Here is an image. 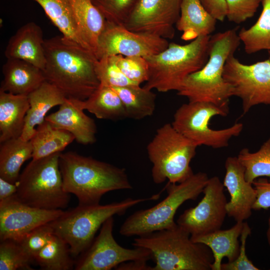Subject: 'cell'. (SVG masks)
<instances>
[{"label":"cell","instance_id":"obj_22","mask_svg":"<svg viewBox=\"0 0 270 270\" xmlns=\"http://www.w3.org/2000/svg\"><path fill=\"white\" fill-rule=\"evenodd\" d=\"M2 72L0 90L14 94L28 96L46 80L42 70L22 60L7 58Z\"/></svg>","mask_w":270,"mask_h":270},{"label":"cell","instance_id":"obj_26","mask_svg":"<svg viewBox=\"0 0 270 270\" xmlns=\"http://www.w3.org/2000/svg\"><path fill=\"white\" fill-rule=\"evenodd\" d=\"M32 146L30 140L20 137L12 138L0 143V178L16 184L23 164L32 158Z\"/></svg>","mask_w":270,"mask_h":270},{"label":"cell","instance_id":"obj_28","mask_svg":"<svg viewBox=\"0 0 270 270\" xmlns=\"http://www.w3.org/2000/svg\"><path fill=\"white\" fill-rule=\"evenodd\" d=\"M80 104L83 110H86L99 119L115 120L127 118L120 98L108 86L100 84L89 98L81 100Z\"/></svg>","mask_w":270,"mask_h":270},{"label":"cell","instance_id":"obj_17","mask_svg":"<svg viewBox=\"0 0 270 270\" xmlns=\"http://www.w3.org/2000/svg\"><path fill=\"white\" fill-rule=\"evenodd\" d=\"M226 174L223 184L230 195L226 204L228 216L236 222H244L252 215L256 198L253 184L245 178V169L237 156H229L225 162Z\"/></svg>","mask_w":270,"mask_h":270},{"label":"cell","instance_id":"obj_16","mask_svg":"<svg viewBox=\"0 0 270 270\" xmlns=\"http://www.w3.org/2000/svg\"><path fill=\"white\" fill-rule=\"evenodd\" d=\"M64 212L31 206L22 202L16 194L0 201V241H18L36 228L54 220Z\"/></svg>","mask_w":270,"mask_h":270},{"label":"cell","instance_id":"obj_15","mask_svg":"<svg viewBox=\"0 0 270 270\" xmlns=\"http://www.w3.org/2000/svg\"><path fill=\"white\" fill-rule=\"evenodd\" d=\"M182 0H138L123 26L128 30L172 39Z\"/></svg>","mask_w":270,"mask_h":270},{"label":"cell","instance_id":"obj_4","mask_svg":"<svg viewBox=\"0 0 270 270\" xmlns=\"http://www.w3.org/2000/svg\"><path fill=\"white\" fill-rule=\"evenodd\" d=\"M132 246L148 250L155 266L152 270H212L214 257L206 245L193 242L177 224L134 238Z\"/></svg>","mask_w":270,"mask_h":270},{"label":"cell","instance_id":"obj_13","mask_svg":"<svg viewBox=\"0 0 270 270\" xmlns=\"http://www.w3.org/2000/svg\"><path fill=\"white\" fill-rule=\"evenodd\" d=\"M224 188L218 176L209 178L202 191L204 197L196 206L186 210L180 215L177 224L190 236L204 235L220 229L227 215Z\"/></svg>","mask_w":270,"mask_h":270},{"label":"cell","instance_id":"obj_23","mask_svg":"<svg viewBox=\"0 0 270 270\" xmlns=\"http://www.w3.org/2000/svg\"><path fill=\"white\" fill-rule=\"evenodd\" d=\"M30 108L27 95L0 90V142L20 137Z\"/></svg>","mask_w":270,"mask_h":270},{"label":"cell","instance_id":"obj_33","mask_svg":"<svg viewBox=\"0 0 270 270\" xmlns=\"http://www.w3.org/2000/svg\"><path fill=\"white\" fill-rule=\"evenodd\" d=\"M237 158L245 169V178L252 184L259 178H270V138L256 152L248 148L241 150Z\"/></svg>","mask_w":270,"mask_h":270},{"label":"cell","instance_id":"obj_6","mask_svg":"<svg viewBox=\"0 0 270 270\" xmlns=\"http://www.w3.org/2000/svg\"><path fill=\"white\" fill-rule=\"evenodd\" d=\"M160 196L158 194L148 198H127L118 202L101 205H78L64 211L57 218L48 223L56 234L68 245L70 254L77 257L91 244L98 230L110 218L124 214L130 208Z\"/></svg>","mask_w":270,"mask_h":270},{"label":"cell","instance_id":"obj_19","mask_svg":"<svg viewBox=\"0 0 270 270\" xmlns=\"http://www.w3.org/2000/svg\"><path fill=\"white\" fill-rule=\"evenodd\" d=\"M44 40L41 28L34 22H28L10 37L4 50L5 56L26 61L43 70L46 62Z\"/></svg>","mask_w":270,"mask_h":270},{"label":"cell","instance_id":"obj_36","mask_svg":"<svg viewBox=\"0 0 270 270\" xmlns=\"http://www.w3.org/2000/svg\"><path fill=\"white\" fill-rule=\"evenodd\" d=\"M106 22L123 26L138 0H92Z\"/></svg>","mask_w":270,"mask_h":270},{"label":"cell","instance_id":"obj_18","mask_svg":"<svg viewBox=\"0 0 270 270\" xmlns=\"http://www.w3.org/2000/svg\"><path fill=\"white\" fill-rule=\"evenodd\" d=\"M80 101L66 98L58 110L46 116L45 120L56 128L70 132L78 143L92 144L96 140V126L94 120L84 112Z\"/></svg>","mask_w":270,"mask_h":270},{"label":"cell","instance_id":"obj_34","mask_svg":"<svg viewBox=\"0 0 270 270\" xmlns=\"http://www.w3.org/2000/svg\"><path fill=\"white\" fill-rule=\"evenodd\" d=\"M33 260L15 240L0 241V270H32Z\"/></svg>","mask_w":270,"mask_h":270},{"label":"cell","instance_id":"obj_38","mask_svg":"<svg viewBox=\"0 0 270 270\" xmlns=\"http://www.w3.org/2000/svg\"><path fill=\"white\" fill-rule=\"evenodd\" d=\"M54 234L52 228L47 224L36 228L16 242L33 260L34 256L47 244Z\"/></svg>","mask_w":270,"mask_h":270},{"label":"cell","instance_id":"obj_9","mask_svg":"<svg viewBox=\"0 0 270 270\" xmlns=\"http://www.w3.org/2000/svg\"><path fill=\"white\" fill-rule=\"evenodd\" d=\"M168 123L159 128L146 147L154 182H181L193 174L190 166L198 148Z\"/></svg>","mask_w":270,"mask_h":270},{"label":"cell","instance_id":"obj_41","mask_svg":"<svg viewBox=\"0 0 270 270\" xmlns=\"http://www.w3.org/2000/svg\"><path fill=\"white\" fill-rule=\"evenodd\" d=\"M252 184L256 191V198L252 210L270 208V181L266 178H259L254 181Z\"/></svg>","mask_w":270,"mask_h":270},{"label":"cell","instance_id":"obj_43","mask_svg":"<svg viewBox=\"0 0 270 270\" xmlns=\"http://www.w3.org/2000/svg\"><path fill=\"white\" fill-rule=\"evenodd\" d=\"M17 190L16 184L11 183L0 178V201L14 196Z\"/></svg>","mask_w":270,"mask_h":270},{"label":"cell","instance_id":"obj_44","mask_svg":"<svg viewBox=\"0 0 270 270\" xmlns=\"http://www.w3.org/2000/svg\"><path fill=\"white\" fill-rule=\"evenodd\" d=\"M146 260H132L123 262L115 269L118 270H152Z\"/></svg>","mask_w":270,"mask_h":270},{"label":"cell","instance_id":"obj_8","mask_svg":"<svg viewBox=\"0 0 270 270\" xmlns=\"http://www.w3.org/2000/svg\"><path fill=\"white\" fill-rule=\"evenodd\" d=\"M61 153L32 159L16 183V195L19 200L44 210H62L67 207L70 197L64 189L60 168Z\"/></svg>","mask_w":270,"mask_h":270},{"label":"cell","instance_id":"obj_7","mask_svg":"<svg viewBox=\"0 0 270 270\" xmlns=\"http://www.w3.org/2000/svg\"><path fill=\"white\" fill-rule=\"evenodd\" d=\"M208 178L206 173L200 172L181 182H168L164 188L167 196L154 206L130 216L122 224L120 234L139 236L176 226L174 217L178 209L185 202L196 200L202 192Z\"/></svg>","mask_w":270,"mask_h":270},{"label":"cell","instance_id":"obj_32","mask_svg":"<svg viewBox=\"0 0 270 270\" xmlns=\"http://www.w3.org/2000/svg\"><path fill=\"white\" fill-rule=\"evenodd\" d=\"M68 244L54 234L47 244L33 258L42 270H70L76 262L72 259Z\"/></svg>","mask_w":270,"mask_h":270},{"label":"cell","instance_id":"obj_5","mask_svg":"<svg viewBox=\"0 0 270 270\" xmlns=\"http://www.w3.org/2000/svg\"><path fill=\"white\" fill-rule=\"evenodd\" d=\"M210 38L199 36L184 45L169 43L164 50L145 58L149 76L143 87L161 92L178 91L188 76L200 70L207 62Z\"/></svg>","mask_w":270,"mask_h":270},{"label":"cell","instance_id":"obj_25","mask_svg":"<svg viewBox=\"0 0 270 270\" xmlns=\"http://www.w3.org/2000/svg\"><path fill=\"white\" fill-rule=\"evenodd\" d=\"M216 21L200 0H182L176 28L182 32V40H193L199 36H210L215 30Z\"/></svg>","mask_w":270,"mask_h":270},{"label":"cell","instance_id":"obj_2","mask_svg":"<svg viewBox=\"0 0 270 270\" xmlns=\"http://www.w3.org/2000/svg\"><path fill=\"white\" fill-rule=\"evenodd\" d=\"M60 168L64 191L74 194L79 205L99 204L108 192L132 188L124 168L76 152L61 153Z\"/></svg>","mask_w":270,"mask_h":270},{"label":"cell","instance_id":"obj_20","mask_svg":"<svg viewBox=\"0 0 270 270\" xmlns=\"http://www.w3.org/2000/svg\"><path fill=\"white\" fill-rule=\"evenodd\" d=\"M30 108L25 118L20 138L30 140L36 133V126L42 123L47 112L53 107L62 104L66 98L56 86L45 80L28 95Z\"/></svg>","mask_w":270,"mask_h":270},{"label":"cell","instance_id":"obj_42","mask_svg":"<svg viewBox=\"0 0 270 270\" xmlns=\"http://www.w3.org/2000/svg\"><path fill=\"white\" fill-rule=\"evenodd\" d=\"M205 10L217 20L223 22L226 16V0H200Z\"/></svg>","mask_w":270,"mask_h":270},{"label":"cell","instance_id":"obj_31","mask_svg":"<svg viewBox=\"0 0 270 270\" xmlns=\"http://www.w3.org/2000/svg\"><path fill=\"white\" fill-rule=\"evenodd\" d=\"M262 10L254 24L242 28L238 33L247 54L270 51V0H262Z\"/></svg>","mask_w":270,"mask_h":270},{"label":"cell","instance_id":"obj_10","mask_svg":"<svg viewBox=\"0 0 270 270\" xmlns=\"http://www.w3.org/2000/svg\"><path fill=\"white\" fill-rule=\"evenodd\" d=\"M228 112L212 103L188 102L176 110L172 124L198 146L204 145L214 148H226L232 138L240 134L243 124L236 122L221 130H214L209 124L214 116H226Z\"/></svg>","mask_w":270,"mask_h":270},{"label":"cell","instance_id":"obj_14","mask_svg":"<svg viewBox=\"0 0 270 270\" xmlns=\"http://www.w3.org/2000/svg\"><path fill=\"white\" fill-rule=\"evenodd\" d=\"M169 43L166 39L144 32L130 31L121 25L106 22L98 42L96 56L120 54L146 58L166 50Z\"/></svg>","mask_w":270,"mask_h":270},{"label":"cell","instance_id":"obj_45","mask_svg":"<svg viewBox=\"0 0 270 270\" xmlns=\"http://www.w3.org/2000/svg\"><path fill=\"white\" fill-rule=\"evenodd\" d=\"M266 237L268 242L270 246V216L268 219V228L266 232Z\"/></svg>","mask_w":270,"mask_h":270},{"label":"cell","instance_id":"obj_12","mask_svg":"<svg viewBox=\"0 0 270 270\" xmlns=\"http://www.w3.org/2000/svg\"><path fill=\"white\" fill-rule=\"evenodd\" d=\"M114 224L113 216L102 224L98 236L76 262L75 270H110L124 262L152 258V252L146 248L120 246L112 234Z\"/></svg>","mask_w":270,"mask_h":270},{"label":"cell","instance_id":"obj_3","mask_svg":"<svg viewBox=\"0 0 270 270\" xmlns=\"http://www.w3.org/2000/svg\"><path fill=\"white\" fill-rule=\"evenodd\" d=\"M237 28L210 36L208 59L200 70L188 76L177 91L189 102H208L229 110L232 86L224 80V68L228 57L234 54L241 41Z\"/></svg>","mask_w":270,"mask_h":270},{"label":"cell","instance_id":"obj_21","mask_svg":"<svg viewBox=\"0 0 270 270\" xmlns=\"http://www.w3.org/2000/svg\"><path fill=\"white\" fill-rule=\"evenodd\" d=\"M82 46L96 56L98 40L106 21L92 0H68Z\"/></svg>","mask_w":270,"mask_h":270},{"label":"cell","instance_id":"obj_37","mask_svg":"<svg viewBox=\"0 0 270 270\" xmlns=\"http://www.w3.org/2000/svg\"><path fill=\"white\" fill-rule=\"evenodd\" d=\"M113 56L118 66L130 80L138 85L147 82L149 68L145 58L120 54Z\"/></svg>","mask_w":270,"mask_h":270},{"label":"cell","instance_id":"obj_24","mask_svg":"<svg viewBox=\"0 0 270 270\" xmlns=\"http://www.w3.org/2000/svg\"><path fill=\"white\" fill-rule=\"evenodd\" d=\"M244 222H236L228 230L220 229L204 235L190 236L193 242L204 244L212 250L214 257L212 270H221L224 258H226L228 262H230L238 257L240 250L238 238Z\"/></svg>","mask_w":270,"mask_h":270},{"label":"cell","instance_id":"obj_46","mask_svg":"<svg viewBox=\"0 0 270 270\" xmlns=\"http://www.w3.org/2000/svg\"></svg>","mask_w":270,"mask_h":270},{"label":"cell","instance_id":"obj_30","mask_svg":"<svg viewBox=\"0 0 270 270\" xmlns=\"http://www.w3.org/2000/svg\"><path fill=\"white\" fill-rule=\"evenodd\" d=\"M33 0L42 8L52 22L61 32L64 39L83 47L78 37L76 24L68 0Z\"/></svg>","mask_w":270,"mask_h":270},{"label":"cell","instance_id":"obj_39","mask_svg":"<svg viewBox=\"0 0 270 270\" xmlns=\"http://www.w3.org/2000/svg\"><path fill=\"white\" fill-rule=\"evenodd\" d=\"M226 18L230 22L240 24L253 17L262 0H226Z\"/></svg>","mask_w":270,"mask_h":270},{"label":"cell","instance_id":"obj_1","mask_svg":"<svg viewBox=\"0 0 270 270\" xmlns=\"http://www.w3.org/2000/svg\"><path fill=\"white\" fill-rule=\"evenodd\" d=\"M46 80L58 88L67 98L86 100L98 88L95 70L98 59L84 48L62 36L44 40Z\"/></svg>","mask_w":270,"mask_h":270},{"label":"cell","instance_id":"obj_40","mask_svg":"<svg viewBox=\"0 0 270 270\" xmlns=\"http://www.w3.org/2000/svg\"><path fill=\"white\" fill-rule=\"evenodd\" d=\"M252 232L248 224L244 222L240 236V250L238 257L233 261L222 264L221 270H259L248 258L246 254V242Z\"/></svg>","mask_w":270,"mask_h":270},{"label":"cell","instance_id":"obj_35","mask_svg":"<svg viewBox=\"0 0 270 270\" xmlns=\"http://www.w3.org/2000/svg\"><path fill=\"white\" fill-rule=\"evenodd\" d=\"M95 70L101 84L116 88L136 84L122 72L116 65L113 56L98 60L95 64Z\"/></svg>","mask_w":270,"mask_h":270},{"label":"cell","instance_id":"obj_11","mask_svg":"<svg viewBox=\"0 0 270 270\" xmlns=\"http://www.w3.org/2000/svg\"><path fill=\"white\" fill-rule=\"evenodd\" d=\"M223 76L232 86L233 96L241 100L244 114L258 104L270 106V59L246 64L232 55Z\"/></svg>","mask_w":270,"mask_h":270},{"label":"cell","instance_id":"obj_27","mask_svg":"<svg viewBox=\"0 0 270 270\" xmlns=\"http://www.w3.org/2000/svg\"><path fill=\"white\" fill-rule=\"evenodd\" d=\"M36 129V133L30 140L32 146L33 160L62 152L75 140L69 132L56 128L46 120Z\"/></svg>","mask_w":270,"mask_h":270},{"label":"cell","instance_id":"obj_29","mask_svg":"<svg viewBox=\"0 0 270 270\" xmlns=\"http://www.w3.org/2000/svg\"><path fill=\"white\" fill-rule=\"evenodd\" d=\"M112 88L120 98L127 118L141 120L154 114L156 96L152 90L136 84Z\"/></svg>","mask_w":270,"mask_h":270}]
</instances>
